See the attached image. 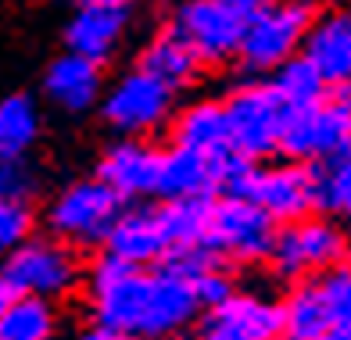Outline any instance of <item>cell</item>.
<instances>
[{
	"label": "cell",
	"mask_w": 351,
	"mask_h": 340,
	"mask_svg": "<svg viewBox=\"0 0 351 340\" xmlns=\"http://www.w3.org/2000/svg\"><path fill=\"white\" fill-rule=\"evenodd\" d=\"M244 197L258 204L273 222H301L319 208V169L301 161L262 165L251 172Z\"/></svg>",
	"instance_id": "obj_12"
},
{
	"label": "cell",
	"mask_w": 351,
	"mask_h": 340,
	"mask_svg": "<svg viewBox=\"0 0 351 340\" xmlns=\"http://www.w3.org/2000/svg\"><path fill=\"white\" fill-rule=\"evenodd\" d=\"M36 212L29 197H0V262L19 251L25 240H33Z\"/></svg>",
	"instance_id": "obj_26"
},
{
	"label": "cell",
	"mask_w": 351,
	"mask_h": 340,
	"mask_svg": "<svg viewBox=\"0 0 351 340\" xmlns=\"http://www.w3.org/2000/svg\"><path fill=\"white\" fill-rule=\"evenodd\" d=\"M72 340H75V337H72Z\"/></svg>",
	"instance_id": "obj_36"
},
{
	"label": "cell",
	"mask_w": 351,
	"mask_h": 340,
	"mask_svg": "<svg viewBox=\"0 0 351 340\" xmlns=\"http://www.w3.org/2000/svg\"><path fill=\"white\" fill-rule=\"evenodd\" d=\"M283 304V337L287 340H326L333 333V315L323 298L319 280L291 283Z\"/></svg>",
	"instance_id": "obj_20"
},
{
	"label": "cell",
	"mask_w": 351,
	"mask_h": 340,
	"mask_svg": "<svg viewBox=\"0 0 351 340\" xmlns=\"http://www.w3.org/2000/svg\"><path fill=\"white\" fill-rule=\"evenodd\" d=\"M140 69L151 72L154 79H162L165 86H172L176 93H180V90H190L201 79L204 61L190 51L172 29H165L140 51Z\"/></svg>",
	"instance_id": "obj_21"
},
{
	"label": "cell",
	"mask_w": 351,
	"mask_h": 340,
	"mask_svg": "<svg viewBox=\"0 0 351 340\" xmlns=\"http://www.w3.org/2000/svg\"><path fill=\"white\" fill-rule=\"evenodd\" d=\"M125 36V11L122 8H101V4H79V11L65 25V47L79 58L90 61H111Z\"/></svg>",
	"instance_id": "obj_18"
},
{
	"label": "cell",
	"mask_w": 351,
	"mask_h": 340,
	"mask_svg": "<svg viewBox=\"0 0 351 340\" xmlns=\"http://www.w3.org/2000/svg\"><path fill=\"white\" fill-rule=\"evenodd\" d=\"M169 29L204 64H226L241 54L247 14L230 8L226 0H180Z\"/></svg>",
	"instance_id": "obj_10"
},
{
	"label": "cell",
	"mask_w": 351,
	"mask_h": 340,
	"mask_svg": "<svg viewBox=\"0 0 351 340\" xmlns=\"http://www.w3.org/2000/svg\"><path fill=\"white\" fill-rule=\"evenodd\" d=\"M319 208L351 222V143L319 172Z\"/></svg>",
	"instance_id": "obj_25"
},
{
	"label": "cell",
	"mask_w": 351,
	"mask_h": 340,
	"mask_svg": "<svg viewBox=\"0 0 351 340\" xmlns=\"http://www.w3.org/2000/svg\"><path fill=\"white\" fill-rule=\"evenodd\" d=\"M83 4H101V8H130V0H83Z\"/></svg>",
	"instance_id": "obj_33"
},
{
	"label": "cell",
	"mask_w": 351,
	"mask_h": 340,
	"mask_svg": "<svg viewBox=\"0 0 351 340\" xmlns=\"http://www.w3.org/2000/svg\"><path fill=\"white\" fill-rule=\"evenodd\" d=\"M0 272L8 276L14 294H29V298H47V301H61L75 294V287L83 283V262L72 244L58 236H33L14 251Z\"/></svg>",
	"instance_id": "obj_7"
},
{
	"label": "cell",
	"mask_w": 351,
	"mask_h": 340,
	"mask_svg": "<svg viewBox=\"0 0 351 340\" xmlns=\"http://www.w3.org/2000/svg\"><path fill=\"white\" fill-rule=\"evenodd\" d=\"M43 133L40 104L29 93H8L0 101V158H25Z\"/></svg>",
	"instance_id": "obj_22"
},
{
	"label": "cell",
	"mask_w": 351,
	"mask_h": 340,
	"mask_svg": "<svg viewBox=\"0 0 351 340\" xmlns=\"http://www.w3.org/2000/svg\"><path fill=\"white\" fill-rule=\"evenodd\" d=\"M54 337H58L54 301L14 294L8 312L0 315V340H54Z\"/></svg>",
	"instance_id": "obj_23"
},
{
	"label": "cell",
	"mask_w": 351,
	"mask_h": 340,
	"mask_svg": "<svg viewBox=\"0 0 351 340\" xmlns=\"http://www.w3.org/2000/svg\"><path fill=\"white\" fill-rule=\"evenodd\" d=\"M348 14H351V11H348Z\"/></svg>",
	"instance_id": "obj_35"
},
{
	"label": "cell",
	"mask_w": 351,
	"mask_h": 340,
	"mask_svg": "<svg viewBox=\"0 0 351 340\" xmlns=\"http://www.w3.org/2000/svg\"><path fill=\"white\" fill-rule=\"evenodd\" d=\"M276 222L269 219L254 201L247 197H219L212 201L208 212V226H204V240L208 247L222 262H237V265H258L269 262L276 244Z\"/></svg>",
	"instance_id": "obj_5"
},
{
	"label": "cell",
	"mask_w": 351,
	"mask_h": 340,
	"mask_svg": "<svg viewBox=\"0 0 351 340\" xmlns=\"http://www.w3.org/2000/svg\"><path fill=\"white\" fill-rule=\"evenodd\" d=\"M351 143V83L333 86L323 104L291 111L283 129V154L301 165L333 161Z\"/></svg>",
	"instance_id": "obj_8"
},
{
	"label": "cell",
	"mask_w": 351,
	"mask_h": 340,
	"mask_svg": "<svg viewBox=\"0 0 351 340\" xmlns=\"http://www.w3.org/2000/svg\"><path fill=\"white\" fill-rule=\"evenodd\" d=\"M86 301L93 326L125 340H172L201 315L197 290L169 265H130L108 254L86 272Z\"/></svg>",
	"instance_id": "obj_1"
},
{
	"label": "cell",
	"mask_w": 351,
	"mask_h": 340,
	"mask_svg": "<svg viewBox=\"0 0 351 340\" xmlns=\"http://www.w3.org/2000/svg\"><path fill=\"white\" fill-rule=\"evenodd\" d=\"M101 119L122 140H147L176 119V90L143 72H122L101 97Z\"/></svg>",
	"instance_id": "obj_2"
},
{
	"label": "cell",
	"mask_w": 351,
	"mask_h": 340,
	"mask_svg": "<svg viewBox=\"0 0 351 340\" xmlns=\"http://www.w3.org/2000/svg\"><path fill=\"white\" fill-rule=\"evenodd\" d=\"M122 204L125 201L97 175L75 180L65 190H58L54 201L47 204V230L72 247H97L115 230Z\"/></svg>",
	"instance_id": "obj_4"
},
{
	"label": "cell",
	"mask_w": 351,
	"mask_h": 340,
	"mask_svg": "<svg viewBox=\"0 0 351 340\" xmlns=\"http://www.w3.org/2000/svg\"><path fill=\"white\" fill-rule=\"evenodd\" d=\"M269 83H273V90L283 97V104L291 108V111L323 104L326 101V90H330V83L319 75V69L305 54H298V58H291L287 64H280Z\"/></svg>",
	"instance_id": "obj_24"
},
{
	"label": "cell",
	"mask_w": 351,
	"mask_h": 340,
	"mask_svg": "<svg viewBox=\"0 0 351 340\" xmlns=\"http://www.w3.org/2000/svg\"><path fill=\"white\" fill-rule=\"evenodd\" d=\"M319 287H323V298L330 304L333 330H351V258L333 265L330 272H323Z\"/></svg>",
	"instance_id": "obj_27"
},
{
	"label": "cell",
	"mask_w": 351,
	"mask_h": 340,
	"mask_svg": "<svg viewBox=\"0 0 351 340\" xmlns=\"http://www.w3.org/2000/svg\"><path fill=\"white\" fill-rule=\"evenodd\" d=\"M104 90L101 64L72 51L54 58L43 72V97L65 115H86L90 108H101Z\"/></svg>",
	"instance_id": "obj_15"
},
{
	"label": "cell",
	"mask_w": 351,
	"mask_h": 340,
	"mask_svg": "<svg viewBox=\"0 0 351 340\" xmlns=\"http://www.w3.org/2000/svg\"><path fill=\"white\" fill-rule=\"evenodd\" d=\"M172 143L190 147L201 154H226L233 151L230 143V119H226V101H194L172 119Z\"/></svg>",
	"instance_id": "obj_19"
},
{
	"label": "cell",
	"mask_w": 351,
	"mask_h": 340,
	"mask_svg": "<svg viewBox=\"0 0 351 340\" xmlns=\"http://www.w3.org/2000/svg\"><path fill=\"white\" fill-rule=\"evenodd\" d=\"M230 119V143L247 161L273 158L283 147V129L291 119V108L273 90V83H244L226 97Z\"/></svg>",
	"instance_id": "obj_9"
},
{
	"label": "cell",
	"mask_w": 351,
	"mask_h": 340,
	"mask_svg": "<svg viewBox=\"0 0 351 340\" xmlns=\"http://www.w3.org/2000/svg\"><path fill=\"white\" fill-rule=\"evenodd\" d=\"M36 190V175L25 158H0V197H29Z\"/></svg>",
	"instance_id": "obj_29"
},
{
	"label": "cell",
	"mask_w": 351,
	"mask_h": 340,
	"mask_svg": "<svg viewBox=\"0 0 351 340\" xmlns=\"http://www.w3.org/2000/svg\"><path fill=\"white\" fill-rule=\"evenodd\" d=\"M197 340H280L283 337V304L258 290L233 294L204 308L194 322Z\"/></svg>",
	"instance_id": "obj_11"
},
{
	"label": "cell",
	"mask_w": 351,
	"mask_h": 340,
	"mask_svg": "<svg viewBox=\"0 0 351 340\" xmlns=\"http://www.w3.org/2000/svg\"><path fill=\"white\" fill-rule=\"evenodd\" d=\"M222 158L226 154H201L190 147H172L162 161L158 197H165V201H212L222 190Z\"/></svg>",
	"instance_id": "obj_16"
},
{
	"label": "cell",
	"mask_w": 351,
	"mask_h": 340,
	"mask_svg": "<svg viewBox=\"0 0 351 340\" xmlns=\"http://www.w3.org/2000/svg\"><path fill=\"white\" fill-rule=\"evenodd\" d=\"M319 75L330 86H344L351 83V14L348 11H326L312 19V29L301 47Z\"/></svg>",
	"instance_id": "obj_17"
},
{
	"label": "cell",
	"mask_w": 351,
	"mask_h": 340,
	"mask_svg": "<svg viewBox=\"0 0 351 340\" xmlns=\"http://www.w3.org/2000/svg\"><path fill=\"white\" fill-rule=\"evenodd\" d=\"M104 251L122 258V262H130V265H143V269L162 265L176 251L172 230L165 222V208H151V204L122 208L115 230L104 240Z\"/></svg>",
	"instance_id": "obj_13"
},
{
	"label": "cell",
	"mask_w": 351,
	"mask_h": 340,
	"mask_svg": "<svg viewBox=\"0 0 351 340\" xmlns=\"http://www.w3.org/2000/svg\"><path fill=\"white\" fill-rule=\"evenodd\" d=\"M348 254H351V240L344 226L333 215H308L301 222H287L276 233L269 265H273L280 280L301 283L348 262Z\"/></svg>",
	"instance_id": "obj_3"
},
{
	"label": "cell",
	"mask_w": 351,
	"mask_h": 340,
	"mask_svg": "<svg viewBox=\"0 0 351 340\" xmlns=\"http://www.w3.org/2000/svg\"><path fill=\"white\" fill-rule=\"evenodd\" d=\"M226 4H230V8H237V11H241V14H247V19H251L254 11H262V8H269V4H273V0H226Z\"/></svg>",
	"instance_id": "obj_30"
},
{
	"label": "cell",
	"mask_w": 351,
	"mask_h": 340,
	"mask_svg": "<svg viewBox=\"0 0 351 340\" xmlns=\"http://www.w3.org/2000/svg\"><path fill=\"white\" fill-rule=\"evenodd\" d=\"M194 290H197V301H201V312L204 308H212V304H222L230 294H233V276L226 272V265H212V269H204L201 276L194 280Z\"/></svg>",
	"instance_id": "obj_28"
},
{
	"label": "cell",
	"mask_w": 351,
	"mask_h": 340,
	"mask_svg": "<svg viewBox=\"0 0 351 340\" xmlns=\"http://www.w3.org/2000/svg\"><path fill=\"white\" fill-rule=\"evenodd\" d=\"M165 154L147 140H122L111 143L97 161V180H104L122 201L158 197Z\"/></svg>",
	"instance_id": "obj_14"
},
{
	"label": "cell",
	"mask_w": 351,
	"mask_h": 340,
	"mask_svg": "<svg viewBox=\"0 0 351 340\" xmlns=\"http://www.w3.org/2000/svg\"><path fill=\"white\" fill-rule=\"evenodd\" d=\"M14 301V290H11V283H8V276L0 272V315L8 312V304Z\"/></svg>",
	"instance_id": "obj_32"
},
{
	"label": "cell",
	"mask_w": 351,
	"mask_h": 340,
	"mask_svg": "<svg viewBox=\"0 0 351 340\" xmlns=\"http://www.w3.org/2000/svg\"><path fill=\"white\" fill-rule=\"evenodd\" d=\"M308 29H312V11L305 8V0H273L269 8L254 11L247 19L237 61L247 72L273 75L280 64L301 54Z\"/></svg>",
	"instance_id": "obj_6"
},
{
	"label": "cell",
	"mask_w": 351,
	"mask_h": 340,
	"mask_svg": "<svg viewBox=\"0 0 351 340\" xmlns=\"http://www.w3.org/2000/svg\"><path fill=\"white\" fill-rule=\"evenodd\" d=\"M75 340H125V337H119V333H111V330H104V326H90V330H83Z\"/></svg>",
	"instance_id": "obj_31"
},
{
	"label": "cell",
	"mask_w": 351,
	"mask_h": 340,
	"mask_svg": "<svg viewBox=\"0 0 351 340\" xmlns=\"http://www.w3.org/2000/svg\"><path fill=\"white\" fill-rule=\"evenodd\" d=\"M326 340H351V330H333Z\"/></svg>",
	"instance_id": "obj_34"
}]
</instances>
